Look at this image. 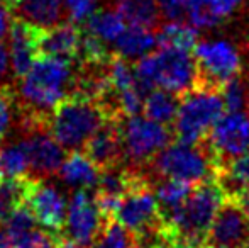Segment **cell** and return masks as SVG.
<instances>
[{
	"instance_id": "3957f363",
	"label": "cell",
	"mask_w": 249,
	"mask_h": 248,
	"mask_svg": "<svg viewBox=\"0 0 249 248\" xmlns=\"http://www.w3.org/2000/svg\"><path fill=\"white\" fill-rule=\"evenodd\" d=\"M136 83L144 92L154 87L170 90L177 95H183L197 85L198 66L194 51L180 50L173 46H160L139 58L134 66Z\"/></svg>"
},
{
	"instance_id": "7c38bea8",
	"label": "cell",
	"mask_w": 249,
	"mask_h": 248,
	"mask_svg": "<svg viewBox=\"0 0 249 248\" xmlns=\"http://www.w3.org/2000/svg\"><path fill=\"white\" fill-rule=\"evenodd\" d=\"M105 221L107 219L100 214L89 189H80L71 195L65 219V231L68 240L83 248L92 247L99 238Z\"/></svg>"
},
{
	"instance_id": "2e32d148",
	"label": "cell",
	"mask_w": 249,
	"mask_h": 248,
	"mask_svg": "<svg viewBox=\"0 0 249 248\" xmlns=\"http://www.w3.org/2000/svg\"><path fill=\"white\" fill-rule=\"evenodd\" d=\"M39 27L33 26L24 20L22 17L14 16L9 27V53H10V68L16 78H20L27 73L34 63L37 53V36Z\"/></svg>"
},
{
	"instance_id": "277c9868",
	"label": "cell",
	"mask_w": 249,
	"mask_h": 248,
	"mask_svg": "<svg viewBox=\"0 0 249 248\" xmlns=\"http://www.w3.org/2000/svg\"><path fill=\"white\" fill-rule=\"evenodd\" d=\"M224 113L226 106L219 87L197 83L180 97L173 121V134L181 143L198 145Z\"/></svg>"
},
{
	"instance_id": "d590c367",
	"label": "cell",
	"mask_w": 249,
	"mask_h": 248,
	"mask_svg": "<svg viewBox=\"0 0 249 248\" xmlns=\"http://www.w3.org/2000/svg\"><path fill=\"white\" fill-rule=\"evenodd\" d=\"M243 0H212V10L219 19L231 16Z\"/></svg>"
},
{
	"instance_id": "6da1fadb",
	"label": "cell",
	"mask_w": 249,
	"mask_h": 248,
	"mask_svg": "<svg viewBox=\"0 0 249 248\" xmlns=\"http://www.w3.org/2000/svg\"><path fill=\"white\" fill-rule=\"evenodd\" d=\"M75 70L70 60L39 55L20 76L16 92L19 113L37 119H50L51 113L75 90Z\"/></svg>"
},
{
	"instance_id": "e0dca14e",
	"label": "cell",
	"mask_w": 249,
	"mask_h": 248,
	"mask_svg": "<svg viewBox=\"0 0 249 248\" xmlns=\"http://www.w3.org/2000/svg\"><path fill=\"white\" fill-rule=\"evenodd\" d=\"M82 29L78 24L63 20L48 29H41L37 36V53L63 60H76L78 57Z\"/></svg>"
},
{
	"instance_id": "ac0fdd59",
	"label": "cell",
	"mask_w": 249,
	"mask_h": 248,
	"mask_svg": "<svg viewBox=\"0 0 249 248\" xmlns=\"http://www.w3.org/2000/svg\"><path fill=\"white\" fill-rule=\"evenodd\" d=\"M100 172L102 170L89 158L85 152L75 150L68 156H65L58 173L63 182L68 184V186L92 189L99 182Z\"/></svg>"
},
{
	"instance_id": "ab89813d",
	"label": "cell",
	"mask_w": 249,
	"mask_h": 248,
	"mask_svg": "<svg viewBox=\"0 0 249 248\" xmlns=\"http://www.w3.org/2000/svg\"><path fill=\"white\" fill-rule=\"evenodd\" d=\"M181 3H183L185 12H187V16H188V14L195 12V10L210 7L212 5V0H181Z\"/></svg>"
},
{
	"instance_id": "ffe728a7",
	"label": "cell",
	"mask_w": 249,
	"mask_h": 248,
	"mask_svg": "<svg viewBox=\"0 0 249 248\" xmlns=\"http://www.w3.org/2000/svg\"><path fill=\"white\" fill-rule=\"evenodd\" d=\"M115 55L131 60V58H142L151 53L158 44V38L153 29L138 26H127L121 36L115 39Z\"/></svg>"
},
{
	"instance_id": "cb8c5ba5",
	"label": "cell",
	"mask_w": 249,
	"mask_h": 248,
	"mask_svg": "<svg viewBox=\"0 0 249 248\" xmlns=\"http://www.w3.org/2000/svg\"><path fill=\"white\" fill-rule=\"evenodd\" d=\"M29 173V156H27L26 143L0 145V179L20 180L27 179Z\"/></svg>"
},
{
	"instance_id": "4fadbf2b",
	"label": "cell",
	"mask_w": 249,
	"mask_h": 248,
	"mask_svg": "<svg viewBox=\"0 0 249 248\" xmlns=\"http://www.w3.org/2000/svg\"><path fill=\"white\" fill-rule=\"evenodd\" d=\"M24 204L31 209L36 221L58 235L65 228L66 201L56 187L39 179H27Z\"/></svg>"
},
{
	"instance_id": "ee69618b",
	"label": "cell",
	"mask_w": 249,
	"mask_h": 248,
	"mask_svg": "<svg viewBox=\"0 0 249 248\" xmlns=\"http://www.w3.org/2000/svg\"><path fill=\"white\" fill-rule=\"evenodd\" d=\"M243 248H249V236H248V240H246V243H244Z\"/></svg>"
},
{
	"instance_id": "5b68a950",
	"label": "cell",
	"mask_w": 249,
	"mask_h": 248,
	"mask_svg": "<svg viewBox=\"0 0 249 248\" xmlns=\"http://www.w3.org/2000/svg\"><path fill=\"white\" fill-rule=\"evenodd\" d=\"M107 113L97 100L70 95L51 113L48 128L65 150H80L107 119Z\"/></svg>"
},
{
	"instance_id": "52a82bcc",
	"label": "cell",
	"mask_w": 249,
	"mask_h": 248,
	"mask_svg": "<svg viewBox=\"0 0 249 248\" xmlns=\"http://www.w3.org/2000/svg\"><path fill=\"white\" fill-rule=\"evenodd\" d=\"M149 169L158 179H177L190 184H200L215 179V163L203 143L187 145L177 141L166 145L151 158Z\"/></svg>"
},
{
	"instance_id": "8d00e7d4",
	"label": "cell",
	"mask_w": 249,
	"mask_h": 248,
	"mask_svg": "<svg viewBox=\"0 0 249 248\" xmlns=\"http://www.w3.org/2000/svg\"><path fill=\"white\" fill-rule=\"evenodd\" d=\"M10 75V53L9 48L0 41V87L9 85L7 78Z\"/></svg>"
},
{
	"instance_id": "7a4b0ae2",
	"label": "cell",
	"mask_w": 249,
	"mask_h": 248,
	"mask_svg": "<svg viewBox=\"0 0 249 248\" xmlns=\"http://www.w3.org/2000/svg\"><path fill=\"white\" fill-rule=\"evenodd\" d=\"M226 194L215 179L194 187L180 208L161 214L173 248H195L207 243V235Z\"/></svg>"
},
{
	"instance_id": "8fae6325",
	"label": "cell",
	"mask_w": 249,
	"mask_h": 248,
	"mask_svg": "<svg viewBox=\"0 0 249 248\" xmlns=\"http://www.w3.org/2000/svg\"><path fill=\"white\" fill-rule=\"evenodd\" d=\"M29 156L31 179L44 180L59 172L65 160V148L53 138L48 123H34L20 128Z\"/></svg>"
},
{
	"instance_id": "60d3db41",
	"label": "cell",
	"mask_w": 249,
	"mask_h": 248,
	"mask_svg": "<svg viewBox=\"0 0 249 248\" xmlns=\"http://www.w3.org/2000/svg\"><path fill=\"white\" fill-rule=\"evenodd\" d=\"M0 248H10V238L3 228H0Z\"/></svg>"
},
{
	"instance_id": "e575fe53",
	"label": "cell",
	"mask_w": 249,
	"mask_h": 248,
	"mask_svg": "<svg viewBox=\"0 0 249 248\" xmlns=\"http://www.w3.org/2000/svg\"><path fill=\"white\" fill-rule=\"evenodd\" d=\"M158 9H160L161 19L168 20H183L187 12H185V7L181 3V0H156Z\"/></svg>"
},
{
	"instance_id": "83f0119b",
	"label": "cell",
	"mask_w": 249,
	"mask_h": 248,
	"mask_svg": "<svg viewBox=\"0 0 249 248\" xmlns=\"http://www.w3.org/2000/svg\"><path fill=\"white\" fill-rule=\"evenodd\" d=\"M92 248H139L136 236L115 219H107Z\"/></svg>"
},
{
	"instance_id": "4316f807",
	"label": "cell",
	"mask_w": 249,
	"mask_h": 248,
	"mask_svg": "<svg viewBox=\"0 0 249 248\" xmlns=\"http://www.w3.org/2000/svg\"><path fill=\"white\" fill-rule=\"evenodd\" d=\"M197 184L185 182V180L177 179H161L156 187V199L160 204L161 214L173 211V209L180 208L185 202V199L190 195L194 187Z\"/></svg>"
},
{
	"instance_id": "484cf974",
	"label": "cell",
	"mask_w": 249,
	"mask_h": 248,
	"mask_svg": "<svg viewBox=\"0 0 249 248\" xmlns=\"http://www.w3.org/2000/svg\"><path fill=\"white\" fill-rule=\"evenodd\" d=\"M156 38L160 46H173L180 48V50L194 51L198 39V29L195 26H192L190 22L171 20V22H166L161 27Z\"/></svg>"
},
{
	"instance_id": "7bdbcfd3",
	"label": "cell",
	"mask_w": 249,
	"mask_h": 248,
	"mask_svg": "<svg viewBox=\"0 0 249 248\" xmlns=\"http://www.w3.org/2000/svg\"><path fill=\"white\" fill-rule=\"evenodd\" d=\"M0 2H2V3H5V5L9 7L10 10H14L17 5H19L20 2H22V0H0Z\"/></svg>"
},
{
	"instance_id": "8992f818",
	"label": "cell",
	"mask_w": 249,
	"mask_h": 248,
	"mask_svg": "<svg viewBox=\"0 0 249 248\" xmlns=\"http://www.w3.org/2000/svg\"><path fill=\"white\" fill-rule=\"evenodd\" d=\"M127 170L129 189L121 197L114 219L138 238L161 228L163 219L156 194L151 191L148 173L141 172V167H129Z\"/></svg>"
},
{
	"instance_id": "f6af8a7d",
	"label": "cell",
	"mask_w": 249,
	"mask_h": 248,
	"mask_svg": "<svg viewBox=\"0 0 249 248\" xmlns=\"http://www.w3.org/2000/svg\"><path fill=\"white\" fill-rule=\"evenodd\" d=\"M213 248H215V247H213Z\"/></svg>"
},
{
	"instance_id": "b9f144b4",
	"label": "cell",
	"mask_w": 249,
	"mask_h": 248,
	"mask_svg": "<svg viewBox=\"0 0 249 248\" xmlns=\"http://www.w3.org/2000/svg\"><path fill=\"white\" fill-rule=\"evenodd\" d=\"M58 248H83V247H80L78 243L71 242V240H68V238H59Z\"/></svg>"
},
{
	"instance_id": "74e56055",
	"label": "cell",
	"mask_w": 249,
	"mask_h": 248,
	"mask_svg": "<svg viewBox=\"0 0 249 248\" xmlns=\"http://www.w3.org/2000/svg\"><path fill=\"white\" fill-rule=\"evenodd\" d=\"M229 199H232V201L236 202L237 208L243 211V214L246 216V219L249 221V186L239 189V191H237L234 195H231Z\"/></svg>"
},
{
	"instance_id": "d6a6232c",
	"label": "cell",
	"mask_w": 249,
	"mask_h": 248,
	"mask_svg": "<svg viewBox=\"0 0 249 248\" xmlns=\"http://www.w3.org/2000/svg\"><path fill=\"white\" fill-rule=\"evenodd\" d=\"M59 238L56 233L34 229L27 236L10 243V248H58Z\"/></svg>"
},
{
	"instance_id": "4dcf8cb0",
	"label": "cell",
	"mask_w": 249,
	"mask_h": 248,
	"mask_svg": "<svg viewBox=\"0 0 249 248\" xmlns=\"http://www.w3.org/2000/svg\"><path fill=\"white\" fill-rule=\"evenodd\" d=\"M17 99L10 85L0 87V145L5 141L14 126V117H17Z\"/></svg>"
},
{
	"instance_id": "5bb4252c",
	"label": "cell",
	"mask_w": 249,
	"mask_h": 248,
	"mask_svg": "<svg viewBox=\"0 0 249 248\" xmlns=\"http://www.w3.org/2000/svg\"><path fill=\"white\" fill-rule=\"evenodd\" d=\"M249 236V221L232 199L226 197L207 235V243L215 248H243Z\"/></svg>"
},
{
	"instance_id": "836d02e7",
	"label": "cell",
	"mask_w": 249,
	"mask_h": 248,
	"mask_svg": "<svg viewBox=\"0 0 249 248\" xmlns=\"http://www.w3.org/2000/svg\"><path fill=\"white\" fill-rule=\"evenodd\" d=\"M66 12V20L75 24L87 22L90 16L97 10L95 0H63Z\"/></svg>"
},
{
	"instance_id": "d6986e66",
	"label": "cell",
	"mask_w": 249,
	"mask_h": 248,
	"mask_svg": "<svg viewBox=\"0 0 249 248\" xmlns=\"http://www.w3.org/2000/svg\"><path fill=\"white\" fill-rule=\"evenodd\" d=\"M14 12L39 29H48L66 20L63 0H22Z\"/></svg>"
},
{
	"instance_id": "f546056e",
	"label": "cell",
	"mask_w": 249,
	"mask_h": 248,
	"mask_svg": "<svg viewBox=\"0 0 249 248\" xmlns=\"http://www.w3.org/2000/svg\"><path fill=\"white\" fill-rule=\"evenodd\" d=\"M27 179H20V180L0 179V223L5 221V218L17 206L24 204Z\"/></svg>"
},
{
	"instance_id": "9c48e42d",
	"label": "cell",
	"mask_w": 249,
	"mask_h": 248,
	"mask_svg": "<svg viewBox=\"0 0 249 248\" xmlns=\"http://www.w3.org/2000/svg\"><path fill=\"white\" fill-rule=\"evenodd\" d=\"M202 143L209 148L217 170L249 150V116L244 111H227L217 119Z\"/></svg>"
},
{
	"instance_id": "d4e9b609",
	"label": "cell",
	"mask_w": 249,
	"mask_h": 248,
	"mask_svg": "<svg viewBox=\"0 0 249 248\" xmlns=\"http://www.w3.org/2000/svg\"><path fill=\"white\" fill-rule=\"evenodd\" d=\"M89 33H92L93 36H97L104 43H115L119 36L122 34V31L125 29L124 19L119 16L117 10H108V9H100L95 10L92 16L87 19V27Z\"/></svg>"
},
{
	"instance_id": "7402d4cb",
	"label": "cell",
	"mask_w": 249,
	"mask_h": 248,
	"mask_svg": "<svg viewBox=\"0 0 249 248\" xmlns=\"http://www.w3.org/2000/svg\"><path fill=\"white\" fill-rule=\"evenodd\" d=\"M215 180L226 197L236 194L239 189L249 186V150L234 156L215 170Z\"/></svg>"
},
{
	"instance_id": "ba28073f",
	"label": "cell",
	"mask_w": 249,
	"mask_h": 248,
	"mask_svg": "<svg viewBox=\"0 0 249 248\" xmlns=\"http://www.w3.org/2000/svg\"><path fill=\"white\" fill-rule=\"evenodd\" d=\"M121 121V136L124 156L131 167H142L151 162L173 138V131L166 124L156 123L146 116H129Z\"/></svg>"
},
{
	"instance_id": "30bf717a",
	"label": "cell",
	"mask_w": 249,
	"mask_h": 248,
	"mask_svg": "<svg viewBox=\"0 0 249 248\" xmlns=\"http://www.w3.org/2000/svg\"><path fill=\"white\" fill-rule=\"evenodd\" d=\"M194 57L198 66L197 83L222 87L227 80L241 73V55L229 41H203L194 48Z\"/></svg>"
},
{
	"instance_id": "44dd1931",
	"label": "cell",
	"mask_w": 249,
	"mask_h": 248,
	"mask_svg": "<svg viewBox=\"0 0 249 248\" xmlns=\"http://www.w3.org/2000/svg\"><path fill=\"white\" fill-rule=\"evenodd\" d=\"M115 10L129 26L154 31L161 22L156 0H115Z\"/></svg>"
},
{
	"instance_id": "9a60e30c",
	"label": "cell",
	"mask_w": 249,
	"mask_h": 248,
	"mask_svg": "<svg viewBox=\"0 0 249 248\" xmlns=\"http://www.w3.org/2000/svg\"><path fill=\"white\" fill-rule=\"evenodd\" d=\"M124 117H107L105 123L85 143L83 152L100 170L117 167L124 156L121 136V121Z\"/></svg>"
},
{
	"instance_id": "f35d334b",
	"label": "cell",
	"mask_w": 249,
	"mask_h": 248,
	"mask_svg": "<svg viewBox=\"0 0 249 248\" xmlns=\"http://www.w3.org/2000/svg\"><path fill=\"white\" fill-rule=\"evenodd\" d=\"M10 20H12V16H10V9L5 5V3L0 2V39H3V38L9 34Z\"/></svg>"
},
{
	"instance_id": "1f68e13d",
	"label": "cell",
	"mask_w": 249,
	"mask_h": 248,
	"mask_svg": "<svg viewBox=\"0 0 249 248\" xmlns=\"http://www.w3.org/2000/svg\"><path fill=\"white\" fill-rule=\"evenodd\" d=\"M220 94H222L226 111H231V113H234V111H244L248 95H246V85L243 83L239 75L227 80L220 87Z\"/></svg>"
},
{
	"instance_id": "603a6c76",
	"label": "cell",
	"mask_w": 249,
	"mask_h": 248,
	"mask_svg": "<svg viewBox=\"0 0 249 248\" xmlns=\"http://www.w3.org/2000/svg\"><path fill=\"white\" fill-rule=\"evenodd\" d=\"M180 104V95L164 89H153L144 99V116L161 124H171L175 121Z\"/></svg>"
},
{
	"instance_id": "f1b7e54d",
	"label": "cell",
	"mask_w": 249,
	"mask_h": 248,
	"mask_svg": "<svg viewBox=\"0 0 249 248\" xmlns=\"http://www.w3.org/2000/svg\"><path fill=\"white\" fill-rule=\"evenodd\" d=\"M36 218L26 204H20L10 212L3 221V229L10 238V243L27 236L31 231L36 229Z\"/></svg>"
}]
</instances>
